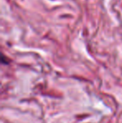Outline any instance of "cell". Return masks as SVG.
<instances>
[]
</instances>
